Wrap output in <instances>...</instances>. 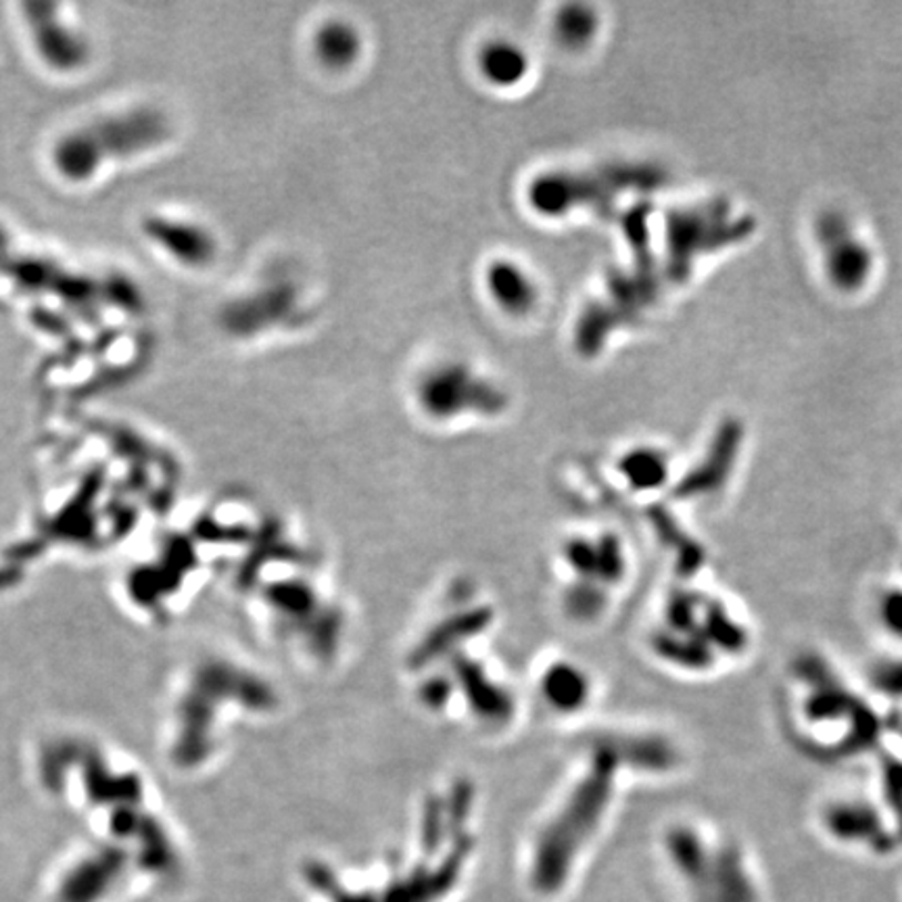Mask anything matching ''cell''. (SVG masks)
<instances>
[{"mask_svg":"<svg viewBox=\"0 0 902 902\" xmlns=\"http://www.w3.org/2000/svg\"><path fill=\"white\" fill-rule=\"evenodd\" d=\"M715 850L691 828L667 831L663 857L681 902H757V890L734 850Z\"/></svg>","mask_w":902,"mask_h":902,"instance_id":"cell-1","label":"cell"},{"mask_svg":"<svg viewBox=\"0 0 902 902\" xmlns=\"http://www.w3.org/2000/svg\"><path fill=\"white\" fill-rule=\"evenodd\" d=\"M750 219H729L725 205L681 209L667 216L668 259L675 283L686 280L691 262L700 253L713 252L750 233Z\"/></svg>","mask_w":902,"mask_h":902,"instance_id":"cell-2","label":"cell"},{"mask_svg":"<svg viewBox=\"0 0 902 902\" xmlns=\"http://www.w3.org/2000/svg\"><path fill=\"white\" fill-rule=\"evenodd\" d=\"M658 174L648 167H606L596 174H554L533 184L531 201L543 214H560L583 203H611L616 193L654 186Z\"/></svg>","mask_w":902,"mask_h":902,"instance_id":"cell-3","label":"cell"},{"mask_svg":"<svg viewBox=\"0 0 902 902\" xmlns=\"http://www.w3.org/2000/svg\"><path fill=\"white\" fill-rule=\"evenodd\" d=\"M420 401L431 414L445 418L460 412L495 414L504 410L505 396L488 380L470 372L467 366L450 363L422 380Z\"/></svg>","mask_w":902,"mask_h":902,"instance_id":"cell-4","label":"cell"},{"mask_svg":"<svg viewBox=\"0 0 902 902\" xmlns=\"http://www.w3.org/2000/svg\"><path fill=\"white\" fill-rule=\"evenodd\" d=\"M817 236L826 249V264L836 287L854 290L863 287L871 274L873 257L865 245L850 233L849 222L838 212H826L817 219Z\"/></svg>","mask_w":902,"mask_h":902,"instance_id":"cell-5","label":"cell"},{"mask_svg":"<svg viewBox=\"0 0 902 902\" xmlns=\"http://www.w3.org/2000/svg\"><path fill=\"white\" fill-rule=\"evenodd\" d=\"M823 826L833 840L875 847L882 840V819L863 798H838L823 809Z\"/></svg>","mask_w":902,"mask_h":902,"instance_id":"cell-6","label":"cell"},{"mask_svg":"<svg viewBox=\"0 0 902 902\" xmlns=\"http://www.w3.org/2000/svg\"><path fill=\"white\" fill-rule=\"evenodd\" d=\"M537 689L547 708L558 713H573L590 703L592 681L581 668L568 663H554L543 670Z\"/></svg>","mask_w":902,"mask_h":902,"instance_id":"cell-7","label":"cell"},{"mask_svg":"<svg viewBox=\"0 0 902 902\" xmlns=\"http://www.w3.org/2000/svg\"><path fill=\"white\" fill-rule=\"evenodd\" d=\"M489 289L500 306L510 311H526L535 301V287L524 271L508 262H498L488 274Z\"/></svg>","mask_w":902,"mask_h":902,"instance_id":"cell-8","label":"cell"},{"mask_svg":"<svg viewBox=\"0 0 902 902\" xmlns=\"http://www.w3.org/2000/svg\"><path fill=\"white\" fill-rule=\"evenodd\" d=\"M481 70L489 82L512 86L526 73V57L510 42H493L481 53Z\"/></svg>","mask_w":902,"mask_h":902,"instance_id":"cell-9","label":"cell"},{"mask_svg":"<svg viewBox=\"0 0 902 902\" xmlns=\"http://www.w3.org/2000/svg\"><path fill=\"white\" fill-rule=\"evenodd\" d=\"M621 472L629 479L633 489L660 488L667 476V462L658 451L637 450L623 458Z\"/></svg>","mask_w":902,"mask_h":902,"instance_id":"cell-10","label":"cell"},{"mask_svg":"<svg viewBox=\"0 0 902 902\" xmlns=\"http://www.w3.org/2000/svg\"><path fill=\"white\" fill-rule=\"evenodd\" d=\"M873 618L884 637L902 646V585H888L878 594L873 602Z\"/></svg>","mask_w":902,"mask_h":902,"instance_id":"cell-11","label":"cell"},{"mask_svg":"<svg viewBox=\"0 0 902 902\" xmlns=\"http://www.w3.org/2000/svg\"><path fill=\"white\" fill-rule=\"evenodd\" d=\"M596 16L592 9L571 4L560 11L556 19V32L566 47H583L596 32Z\"/></svg>","mask_w":902,"mask_h":902,"instance_id":"cell-12","label":"cell"},{"mask_svg":"<svg viewBox=\"0 0 902 902\" xmlns=\"http://www.w3.org/2000/svg\"><path fill=\"white\" fill-rule=\"evenodd\" d=\"M869 684L888 700H902V654L880 658L869 668Z\"/></svg>","mask_w":902,"mask_h":902,"instance_id":"cell-13","label":"cell"},{"mask_svg":"<svg viewBox=\"0 0 902 902\" xmlns=\"http://www.w3.org/2000/svg\"><path fill=\"white\" fill-rule=\"evenodd\" d=\"M320 47L330 63H347L358 53V38L345 25H330L322 34Z\"/></svg>","mask_w":902,"mask_h":902,"instance_id":"cell-14","label":"cell"}]
</instances>
